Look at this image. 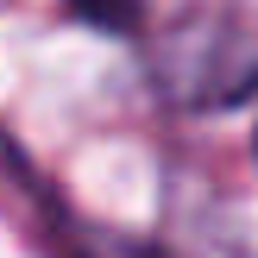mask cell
Listing matches in <instances>:
<instances>
[{
    "label": "cell",
    "instance_id": "cell-1",
    "mask_svg": "<svg viewBox=\"0 0 258 258\" xmlns=\"http://www.w3.org/2000/svg\"><path fill=\"white\" fill-rule=\"evenodd\" d=\"M82 19H95V25H113V32H126L133 25V0H70Z\"/></svg>",
    "mask_w": 258,
    "mask_h": 258
}]
</instances>
